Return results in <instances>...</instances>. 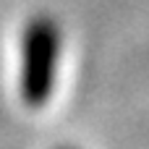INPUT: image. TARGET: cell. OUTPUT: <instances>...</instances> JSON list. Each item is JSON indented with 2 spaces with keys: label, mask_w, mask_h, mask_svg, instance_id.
I'll return each mask as SVG.
<instances>
[{
  "label": "cell",
  "mask_w": 149,
  "mask_h": 149,
  "mask_svg": "<svg viewBox=\"0 0 149 149\" xmlns=\"http://www.w3.org/2000/svg\"><path fill=\"white\" fill-rule=\"evenodd\" d=\"M63 52V29L50 13H37L26 21L21 34V76L18 92L21 100L39 110L50 102Z\"/></svg>",
  "instance_id": "cell-1"
},
{
  "label": "cell",
  "mask_w": 149,
  "mask_h": 149,
  "mask_svg": "<svg viewBox=\"0 0 149 149\" xmlns=\"http://www.w3.org/2000/svg\"><path fill=\"white\" fill-rule=\"evenodd\" d=\"M58 149H73V147H58Z\"/></svg>",
  "instance_id": "cell-2"
}]
</instances>
